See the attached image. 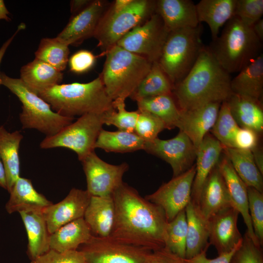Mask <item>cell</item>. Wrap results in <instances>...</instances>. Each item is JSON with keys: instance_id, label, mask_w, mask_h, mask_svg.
Here are the masks:
<instances>
[{"instance_id": "obj_54", "label": "cell", "mask_w": 263, "mask_h": 263, "mask_svg": "<svg viewBox=\"0 0 263 263\" xmlns=\"http://www.w3.org/2000/svg\"><path fill=\"white\" fill-rule=\"evenodd\" d=\"M10 12L7 9L4 1L3 0H0V19H4L7 21H10L11 19L8 16Z\"/></svg>"}, {"instance_id": "obj_55", "label": "cell", "mask_w": 263, "mask_h": 263, "mask_svg": "<svg viewBox=\"0 0 263 263\" xmlns=\"http://www.w3.org/2000/svg\"><path fill=\"white\" fill-rule=\"evenodd\" d=\"M0 187L7 190V183L3 165L0 158Z\"/></svg>"}, {"instance_id": "obj_39", "label": "cell", "mask_w": 263, "mask_h": 263, "mask_svg": "<svg viewBox=\"0 0 263 263\" xmlns=\"http://www.w3.org/2000/svg\"><path fill=\"white\" fill-rule=\"evenodd\" d=\"M226 101L221 103L215 122L210 131L212 136L225 148H234V139L239 129Z\"/></svg>"}, {"instance_id": "obj_49", "label": "cell", "mask_w": 263, "mask_h": 263, "mask_svg": "<svg viewBox=\"0 0 263 263\" xmlns=\"http://www.w3.org/2000/svg\"><path fill=\"white\" fill-rule=\"evenodd\" d=\"M243 240L231 251L218 255L214 259H208L207 251L208 247L205 248L200 253L189 259H186V263H230L231 259L236 250L240 247Z\"/></svg>"}, {"instance_id": "obj_38", "label": "cell", "mask_w": 263, "mask_h": 263, "mask_svg": "<svg viewBox=\"0 0 263 263\" xmlns=\"http://www.w3.org/2000/svg\"><path fill=\"white\" fill-rule=\"evenodd\" d=\"M185 209L167 225L164 247L179 257L185 258L187 235Z\"/></svg>"}, {"instance_id": "obj_25", "label": "cell", "mask_w": 263, "mask_h": 263, "mask_svg": "<svg viewBox=\"0 0 263 263\" xmlns=\"http://www.w3.org/2000/svg\"><path fill=\"white\" fill-rule=\"evenodd\" d=\"M185 211L188 225L185 259H189L210 246L209 225L198 206L191 201Z\"/></svg>"}, {"instance_id": "obj_36", "label": "cell", "mask_w": 263, "mask_h": 263, "mask_svg": "<svg viewBox=\"0 0 263 263\" xmlns=\"http://www.w3.org/2000/svg\"><path fill=\"white\" fill-rule=\"evenodd\" d=\"M173 86L157 61L141 81L130 98L136 102L143 99L172 94Z\"/></svg>"}, {"instance_id": "obj_29", "label": "cell", "mask_w": 263, "mask_h": 263, "mask_svg": "<svg viewBox=\"0 0 263 263\" xmlns=\"http://www.w3.org/2000/svg\"><path fill=\"white\" fill-rule=\"evenodd\" d=\"M226 102L232 116L240 128L251 129L258 134L262 132V101L232 94Z\"/></svg>"}, {"instance_id": "obj_46", "label": "cell", "mask_w": 263, "mask_h": 263, "mask_svg": "<svg viewBox=\"0 0 263 263\" xmlns=\"http://www.w3.org/2000/svg\"><path fill=\"white\" fill-rule=\"evenodd\" d=\"M95 56L91 52L82 50L73 54L69 60L70 70L81 74L90 70L94 65Z\"/></svg>"}, {"instance_id": "obj_26", "label": "cell", "mask_w": 263, "mask_h": 263, "mask_svg": "<svg viewBox=\"0 0 263 263\" xmlns=\"http://www.w3.org/2000/svg\"><path fill=\"white\" fill-rule=\"evenodd\" d=\"M232 94L261 101L263 93V55L262 53L231 80Z\"/></svg>"}, {"instance_id": "obj_27", "label": "cell", "mask_w": 263, "mask_h": 263, "mask_svg": "<svg viewBox=\"0 0 263 263\" xmlns=\"http://www.w3.org/2000/svg\"><path fill=\"white\" fill-rule=\"evenodd\" d=\"M19 213L27 235V254L32 261L50 249V234L43 211H22Z\"/></svg>"}, {"instance_id": "obj_18", "label": "cell", "mask_w": 263, "mask_h": 263, "mask_svg": "<svg viewBox=\"0 0 263 263\" xmlns=\"http://www.w3.org/2000/svg\"><path fill=\"white\" fill-rule=\"evenodd\" d=\"M221 103L212 102L193 110L180 111L177 128L187 135L196 150L213 126Z\"/></svg>"}, {"instance_id": "obj_8", "label": "cell", "mask_w": 263, "mask_h": 263, "mask_svg": "<svg viewBox=\"0 0 263 263\" xmlns=\"http://www.w3.org/2000/svg\"><path fill=\"white\" fill-rule=\"evenodd\" d=\"M156 0H132L123 10L105 11L94 35L98 46L106 53L125 35L156 12Z\"/></svg>"}, {"instance_id": "obj_2", "label": "cell", "mask_w": 263, "mask_h": 263, "mask_svg": "<svg viewBox=\"0 0 263 263\" xmlns=\"http://www.w3.org/2000/svg\"><path fill=\"white\" fill-rule=\"evenodd\" d=\"M231 78L204 46L187 75L173 87L172 95L181 111L212 102L222 103L232 94Z\"/></svg>"}, {"instance_id": "obj_53", "label": "cell", "mask_w": 263, "mask_h": 263, "mask_svg": "<svg viewBox=\"0 0 263 263\" xmlns=\"http://www.w3.org/2000/svg\"><path fill=\"white\" fill-rule=\"evenodd\" d=\"M252 29L257 37L263 42V19L262 18L252 26Z\"/></svg>"}, {"instance_id": "obj_13", "label": "cell", "mask_w": 263, "mask_h": 263, "mask_svg": "<svg viewBox=\"0 0 263 263\" xmlns=\"http://www.w3.org/2000/svg\"><path fill=\"white\" fill-rule=\"evenodd\" d=\"M195 165L183 173L163 184L155 192L145 198L160 207L170 222L191 201V188L195 174Z\"/></svg>"}, {"instance_id": "obj_33", "label": "cell", "mask_w": 263, "mask_h": 263, "mask_svg": "<svg viewBox=\"0 0 263 263\" xmlns=\"http://www.w3.org/2000/svg\"><path fill=\"white\" fill-rule=\"evenodd\" d=\"M223 151L245 185L263 193V175L255 163L251 151L225 147Z\"/></svg>"}, {"instance_id": "obj_21", "label": "cell", "mask_w": 263, "mask_h": 263, "mask_svg": "<svg viewBox=\"0 0 263 263\" xmlns=\"http://www.w3.org/2000/svg\"><path fill=\"white\" fill-rule=\"evenodd\" d=\"M156 13L169 32L185 28H195L199 23L196 4L191 0H156Z\"/></svg>"}, {"instance_id": "obj_32", "label": "cell", "mask_w": 263, "mask_h": 263, "mask_svg": "<svg viewBox=\"0 0 263 263\" xmlns=\"http://www.w3.org/2000/svg\"><path fill=\"white\" fill-rule=\"evenodd\" d=\"M20 79L38 94L59 84L63 79V74L49 64L35 58L22 67Z\"/></svg>"}, {"instance_id": "obj_9", "label": "cell", "mask_w": 263, "mask_h": 263, "mask_svg": "<svg viewBox=\"0 0 263 263\" xmlns=\"http://www.w3.org/2000/svg\"><path fill=\"white\" fill-rule=\"evenodd\" d=\"M104 113H90L80 116L76 121L56 134L46 136L40 144V148H67L75 151L81 161L94 151V144L104 124Z\"/></svg>"}, {"instance_id": "obj_4", "label": "cell", "mask_w": 263, "mask_h": 263, "mask_svg": "<svg viewBox=\"0 0 263 263\" xmlns=\"http://www.w3.org/2000/svg\"><path fill=\"white\" fill-rule=\"evenodd\" d=\"M208 47L219 64L230 75L239 72L262 53V42L252 27L235 16Z\"/></svg>"}, {"instance_id": "obj_15", "label": "cell", "mask_w": 263, "mask_h": 263, "mask_svg": "<svg viewBox=\"0 0 263 263\" xmlns=\"http://www.w3.org/2000/svg\"><path fill=\"white\" fill-rule=\"evenodd\" d=\"M91 197L87 190L73 188L62 200L46 207L43 213L49 233L70 222L83 218Z\"/></svg>"}, {"instance_id": "obj_44", "label": "cell", "mask_w": 263, "mask_h": 263, "mask_svg": "<svg viewBox=\"0 0 263 263\" xmlns=\"http://www.w3.org/2000/svg\"><path fill=\"white\" fill-rule=\"evenodd\" d=\"M263 15V0H237L234 16L251 27Z\"/></svg>"}, {"instance_id": "obj_12", "label": "cell", "mask_w": 263, "mask_h": 263, "mask_svg": "<svg viewBox=\"0 0 263 263\" xmlns=\"http://www.w3.org/2000/svg\"><path fill=\"white\" fill-rule=\"evenodd\" d=\"M81 162L86 178V190L91 196L112 195L123 183V177L129 169L127 163L116 165L109 164L94 151Z\"/></svg>"}, {"instance_id": "obj_16", "label": "cell", "mask_w": 263, "mask_h": 263, "mask_svg": "<svg viewBox=\"0 0 263 263\" xmlns=\"http://www.w3.org/2000/svg\"><path fill=\"white\" fill-rule=\"evenodd\" d=\"M106 7L104 1H91L71 19L57 37L69 46L80 44L85 39L94 36Z\"/></svg>"}, {"instance_id": "obj_50", "label": "cell", "mask_w": 263, "mask_h": 263, "mask_svg": "<svg viewBox=\"0 0 263 263\" xmlns=\"http://www.w3.org/2000/svg\"><path fill=\"white\" fill-rule=\"evenodd\" d=\"M25 27V25L23 23H21L20 25H19L18 27L17 30L14 33V34L12 35V36L10 38H9L6 41H5L4 43L2 44L1 47L0 48V65L8 47L10 45L14 38L16 36V35L19 33V31H20L22 29H24ZM0 85H1V79L0 73Z\"/></svg>"}, {"instance_id": "obj_40", "label": "cell", "mask_w": 263, "mask_h": 263, "mask_svg": "<svg viewBox=\"0 0 263 263\" xmlns=\"http://www.w3.org/2000/svg\"><path fill=\"white\" fill-rule=\"evenodd\" d=\"M114 108L103 113L104 124L113 125L118 130L134 132L138 111H128L125 102L114 103Z\"/></svg>"}, {"instance_id": "obj_28", "label": "cell", "mask_w": 263, "mask_h": 263, "mask_svg": "<svg viewBox=\"0 0 263 263\" xmlns=\"http://www.w3.org/2000/svg\"><path fill=\"white\" fill-rule=\"evenodd\" d=\"M237 0H201L196 4L199 23L208 25L212 40L219 35L221 28L234 16Z\"/></svg>"}, {"instance_id": "obj_30", "label": "cell", "mask_w": 263, "mask_h": 263, "mask_svg": "<svg viewBox=\"0 0 263 263\" xmlns=\"http://www.w3.org/2000/svg\"><path fill=\"white\" fill-rule=\"evenodd\" d=\"M22 138L19 131L10 132L3 126H0V158L5 170L8 192L20 177L19 148Z\"/></svg>"}, {"instance_id": "obj_51", "label": "cell", "mask_w": 263, "mask_h": 263, "mask_svg": "<svg viewBox=\"0 0 263 263\" xmlns=\"http://www.w3.org/2000/svg\"><path fill=\"white\" fill-rule=\"evenodd\" d=\"M254 161L261 174H263V152L261 148L256 147L251 150Z\"/></svg>"}, {"instance_id": "obj_22", "label": "cell", "mask_w": 263, "mask_h": 263, "mask_svg": "<svg viewBox=\"0 0 263 263\" xmlns=\"http://www.w3.org/2000/svg\"><path fill=\"white\" fill-rule=\"evenodd\" d=\"M198 207L207 220L218 212L232 207L228 192L218 164L211 171L203 186Z\"/></svg>"}, {"instance_id": "obj_47", "label": "cell", "mask_w": 263, "mask_h": 263, "mask_svg": "<svg viewBox=\"0 0 263 263\" xmlns=\"http://www.w3.org/2000/svg\"><path fill=\"white\" fill-rule=\"evenodd\" d=\"M258 134L251 129L240 127L234 137L233 148L251 151L258 146Z\"/></svg>"}, {"instance_id": "obj_35", "label": "cell", "mask_w": 263, "mask_h": 263, "mask_svg": "<svg viewBox=\"0 0 263 263\" xmlns=\"http://www.w3.org/2000/svg\"><path fill=\"white\" fill-rule=\"evenodd\" d=\"M138 110L156 116L166 125L167 129L177 128L181 115L172 94L147 98L136 102Z\"/></svg>"}, {"instance_id": "obj_6", "label": "cell", "mask_w": 263, "mask_h": 263, "mask_svg": "<svg viewBox=\"0 0 263 263\" xmlns=\"http://www.w3.org/2000/svg\"><path fill=\"white\" fill-rule=\"evenodd\" d=\"M1 85L15 94L22 103L19 120L23 129H34L53 136L74 121L75 117L62 116L54 111L50 105L28 88L20 78L0 73Z\"/></svg>"}, {"instance_id": "obj_1", "label": "cell", "mask_w": 263, "mask_h": 263, "mask_svg": "<svg viewBox=\"0 0 263 263\" xmlns=\"http://www.w3.org/2000/svg\"><path fill=\"white\" fill-rule=\"evenodd\" d=\"M112 196L115 214L110 237L150 251L164 247L168 222L160 207L142 197L124 182Z\"/></svg>"}, {"instance_id": "obj_48", "label": "cell", "mask_w": 263, "mask_h": 263, "mask_svg": "<svg viewBox=\"0 0 263 263\" xmlns=\"http://www.w3.org/2000/svg\"><path fill=\"white\" fill-rule=\"evenodd\" d=\"M145 263H186V259L173 253L165 247L151 251Z\"/></svg>"}, {"instance_id": "obj_34", "label": "cell", "mask_w": 263, "mask_h": 263, "mask_svg": "<svg viewBox=\"0 0 263 263\" xmlns=\"http://www.w3.org/2000/svg\"><path fill=\"white\" fill-rule=\"evenodd\" d=\"M145 143L135 132L102 129L94 144V149L99 148L107 152H130L144 150Z\"/></svg>"}, {"instance_id": "obj_23", "label": "cell", "mask_w": 263, "mask_h": 263, "mask_svg": "<svg viewBox=\"0 0 263 263\" xmlns=\"http://www.w3.org/2000/svg\"><path fill=\"white\" fill-rule=\"evenodd\" d=\"M5 206L8 213L43 210L53 204L34 188L30 179L19 177L9 192Z\"/></svg>"}, {"instance_id": "obj_17", "label": "cell", "mask_w": 263, "mask_h": 263, "mask_svg": "<svg viewBox=\"0 0 263 263\" xmlns=\"http://www.w3.org/2000/svg\"><path fill=\"white\" fill-rule=\"evenodd\" d=\"M239 212L230 207L215 214L208 220L210 244L218 255L231 251L243 240L238 228Z\"/></svg>"}, {"instance_id": "obj_31", "label": "cell", "mask_w": 263, "mask_h": 263, "mask_svg": "<svg viewBox=\"0 0 263 263\" xmlns=\"http://www.w3.org/2000/svg\"><path fill=\"white\" fill-rule=\"evenodd\" d=\"M83 218L59 227L50 236V247L59 252L77 250L93 236Z\"/></svg>"}, {"instance_id": "obj_3", "label": "cell", "mask_w": 263, "mask_h": 263, "mask_svg": "<svg viewBox=\"0 0 263 263\" xmlns=\"http://www.w3.org/2000/svg\"><path fill=\"white\" fill-rule=\"evenodd\" d=\"M38 94L64 116L103 113L114 108L99 76L88 83L56 85Z\"/></svg>"}, {"instance_id": "obj_11", "label": "cell", "mask_w": 263, "mask_h": 263, "mask_svg": "<svg viewBox=\"0 0 263 263\" xmlns=\"http://www.w3.org/2000/svg\"><path fill=\"white\" fill-rule=\"evenodd\" d=\"M78 250L84 255V263H145L151 251L120 242L110 236L94 235Z\"/></svg>"}, {"instance_id": "obj_14", "label": "cell", "mask_w": 263, "mask_h": 263, "mask_svg": "<svg viewBox=\"0 0 263 263\" xmlns=\"http://www.w3.org/2000/svg\"><path fill=\"white\" fill-rule=\"evenodd\" d=\"M144 150L169 164L172 169L173 177L183 173L195 164L197 152L190 140L181 131L169 139L157 137L145 142Z\"/></svg>"}, {"instance_id": "obj_19", "label": "cell", "mask_w": 263, "mask_h": 263, "mask_svg": "<svg viewBox=\"0 0 263 263\" xmlns=\"http://www.w3.org/2000/svg\"><path fill=\"white\" fill-rule=\"evenodd\" d=\"M223 146L208 133L197 150L195 174L191 188V201L198 206L203 186L212 169L217 165Z\"/></svg>"}, {"instance_id": "obj_5", "label": "cell", "mask_w": 263, "mask_h": 263, "mask_svg": "<svg viewBox=\"0 0 263 263\" xmlns=\"http://www.w3.org/2000/svg\"><path fill=\"white\" fill-rule=\"evenodd\" d=\"M152 63L117 45L106 52L99 75L106 91L114 103L130 97L150 70Z\"/></svg>"}, {"instance_id": "obj_43", "label": "cell", "mask_w": 263, "mask_h": 263, "mask_svg": "<svg viewBox=\"0 0 263 263\" xmlns=\"http://www.w3.org/2000/svg\"><path fill=\"white\" fill-rule=\"evenodd\" d=\"M230 263H263L262 246L256 244L246 230L241 245L233 254Z\"/></svg>"}, {"instance_id": "obj_52", "label": "cell", "mask_w": 263, "mask_h": 263, "mask_svg": "<svg viewBox=\"0 0 263 263\" xmlns=\"http://www.w3.org/2000/svg\"><path fill=\"white\" fill-rule=\"evenodd\" d=\"M91 0H75L71 2V10L72 13H77L86 7Z\"/></svg>"}, {"instance_id": "obj_42", "label": "cell", "mask_w": 263, "mask_h": 263, "mask_svg": "<svg viewBox=\"0 0 263 263\" xmlns=\"http://www.w3.org/2000/svg\"><path fill=\"white\" fill-rule=\"evenodd\" d=\"M138 111L134 132L145 142L157 138L160 132L167 129L165 124L156 116L146 111Z\"/></svg>"}, {"instance_id": "obj_10", "label": "cell", "mask_w": 263, "mask_h": 263, "mask_svg": "<svg viewBox=\"0 0 263 263\" xmlns=\"http://www.w3.org/2000/svg\"><path fill=\"white\" fill-rule=\"evenodd\" d=\"M169 33L155 12L125 35L116 45L153 63L158 61Z\"/></svg>"}, {"instance_id": "obj_37", "label": "cell", "mask_w": 263, "mask_h": 263, "mask_svg": "<svg viewBox=\"0 0 263 263\" xmlns=\"http://www.w3.org/2000/svg\"><path fill=\"white\" fill-rule=\"evenodd\" d=\"M69 53V45L57 37L43 38L35 52V58L61 72L66 67Z\"/></svg>"}, {"instance_id": "obj_45", "label": "cell", "mask_w": 263, "mask_h": 263, "mask_svg": "<svg viewBox=\"0 0 263 263\" xmlns=\"http://www.w3.org/2000/svg\"><path fill=\"white\" fill-rule=\"evenodd\" d=\"M83 253L77 249L59 252L50 249L30 263H84Z\"/></svg>"}, {"instance_id": "obj_7", "label": "cell", "mask_w": 263, "mask_h": 263, "mask_svg": "<svg viewBox=\"0 0 263 263\" xmlns=\"http://www.w3.org/2000/svg\"><path fill=\"white\" fill-rule=\"evenodd\" d=\"M203 27L185 28L169 33L157 61L173 87L189 73L204 46Z\"/></svg>"}, {"instance_id": "obj_41", "label": "cell", "mask_w": 263, "mask_h": 263, "mask_svg": "<svg viewBox=\"0 0 263 263\" xmlns=\"http://www.w3.org/2000/svg\"><path fill=\"white\" fill-rule=\"evenodd\" d=\"M248 206L254 233L259 244H263V193L247 187Z\"/></svg>"}, {"instance_id": "obj_20", "label": "cell", "mask_w": 263, "mask_h": 263, "mask_svg": "<svg viewBox=\"0 0 263 263\" xmlns=\"http://www.w3.org/2000/svg\"><path fill=\"white\" fill-rule=\"evenodd\" d=\"M218 166L225 182L232 207L242 215L247 227L246 230L254 243L261 245L254 233L249 213L247 186L236 172L226 156L219 161Z\"/></svg>"}, {"instance_id": "obj_24", "label": "cell", "mask_w": 263, "mask_h": 263, "mask_svg": "<svg viewBox=\"0 0 263 263\" xmlns=\"http://www.w3.org/2000/svg\"><path fill=\"white\" fill-rule=\"evenodd\" d=\"M115 207L112 195L91 196L83 218L94 236H110L114 219Z\"/></svg>"}]
</instances>
